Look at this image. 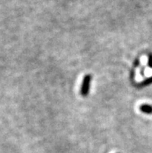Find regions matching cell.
<instances>
[{
  "mask_svg": "<svg viewBox=\"0 0 152 153\" xmlns=\"http://www.w3.org/2000/svg\"><path fill=\"white\" fill-rule=\"evenodd\" d=\"M148 65H149V66H150L151 68H152V56H151V55H150V56H149Z\"/></svg>",
  "mask_w": 152,
  "mask_h": 153,
  "instance_id": "cell-3",
  "label": "cell"
},
{
  "mask_svg": "<svg viewBox=\"0 0 152 153\" xmlns=\"http://www.w3.org/2000/svg\"><path fill=\"white\" fill-rule=\"evenodd\" d=\"M91 76L90 75H86L84 77V79L82 82V85L81 88V94L83 97H86L89 94V87H90V82H91Z\"/></svg>",
  "mask_w": 152,
  "mask_h": 153,
  "instance_id": "cell-1",
  "label": "cell"
},
{
  "mask_svg": "<svg viewBox=\"0 0 152 153\" xmlns=\"http://www.w3.org/2000/svg\"><path fill=\"white\" fill-rule=\"evenodd\" d=\"M140 110L145 114H152V107L148 104H143L140 107Z\"/></svg>",
  "mask_w": 152,
  "mask_h": 153,
  "instance_id": "cell-2",
  "label": "cell"
}]
</instances>
